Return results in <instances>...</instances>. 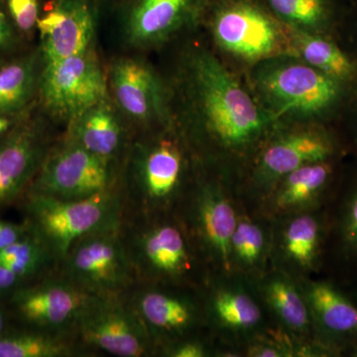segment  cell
<instances>
[{
  "label": "cell",
  "mask_w": 357,
  "mask_h": 357,
  "mask_svg": "<svg viewBox=\"0 0 357 357\" xmlns=\"http://www.w3.org/2000/svg\"><path fill=\"white\" fill-rule=\"evenodd\" d=\"M244 206L234 185L196 164L175 211L210 274H231L230 239Z\"/></svg>",
  "instance_id": "5b68a950"
},
{
  "label": "cell",
  "mask_w": 357,
  "mask_h": 357,
  "mask_svg": "<svg viewBox=\"0 0 357 357\" xmlns=\"http://www.w3.org/2000/svg\"><path fill=\"white\" fill-rule=\"evenodd\" d=\"M342 160L307 164L281 178L251 210L269 220L325 208L337 188Z\"/></svg>",
  "instance_id": "d6986e66"
},
{
  "label": "cell",
  "mask_w": 357,
  "mask_h": 357,
  "mask_svg": "<svg viewBox=\"0 0 357 357\" xmlns=\"http://www.w3.org/2000/svg\"><path fill=\"white\" fill-rule=\"evenodd\" d=\"M173 126L197 165L238 192L244 176L279 122L215 54L188 47L166 82Z\"/></svg>",
  "instance_id": "6da1fadb"
},
{
  "label": "cell",
  "mask_w": 357,
  "mask_h": 357,
  "mask_svg": "<svg viewBox=\"0 0 357 357\" xmlns=\"http://www.w3.org/2000/svg\"><path fill=\"white\" fill-rule=\"evenodd\" d=\"M4 6L18 32L30 33L37 29L41 16V0H3Z\"/></svg>",
  "instance_id": "1f68e13d"
},
{
  "label": "cell",
  "mask_w": 357,
  "mask_h": 357,
  "mask_svg": "<svg viewBox=\"0 0 357 357\" xmlns=\"http://www.w3.org/2000/svg\"><path fill=\"white\" fill-rule=\"evenodd\" d=\"M121 162L102 158L62 135L46 154L26 194L66 201L91 198L119 188Z\"/></svg>",
  "instance_id": "30bf717a"
},
{
  "label": "cell",
  "mask_w": 357,
  "mask_h": 357,
  "mask_svg": "<svg viewBox=\"0 0 357 357\" xmlns=\"http://www.w3.org/2000/svg\"><path fill=\"white\" fill-rule=\"evenodd\" d=\"M17 32L9 18L3 0H0V55L13 48L17 41Z\"/></svg>",
  "instance_id": "e575fe53"
},
{
  "label": "cell",
  "mask_w": 357,
  "mask_h": 357,
  "mask_svg": "<svg viewBox=\"0 0 357 357\" xmlns=\"http://www.w3.org/2000/svg\"><path fill=\"white\" fill-rule=\"evenodd\" d=\"M107 70L93 46L84 53L42 64L38 98L54 122L67 126L109 96Z\"/></svg>",
  "instance_id": "4fadbf2b"
},
{
  "label": "cell",
  "mask_w": 357,
  "mask_h": 357,
  "mask_svg": "<svg viewBox=\"0 0 357 357\" xmlns=\"http://www.w3.org/2000/svg\"><path fill=\"white\" fill-rule=\"evenodd\" d=\"M63 135L91 153L121 163L133 133L109 95L70 121Z\"/></svg>",
  "instance_id": "d4e9b609"
},
{
  "label": "cell",
  "mask_w": 357,
  "mask_h": 357,
  "mask_svg": "<svg viewBox=\"0 0 357 357\" xmlns=\"http://www.w3.org/2000/svg\"><path fill=\"white\" fill-rule=\"evenodd\" d=\"M100 7L95 0H47L36 29L41 39L42 64L84 53L95 46Z\"/></svg>",
  "instance_id": "44dd1931"
},
{
  "label": "cell",
  "mask_w": 357,
  "mask_h": 357,
  "mask_svg": "<svg viewBox=\"0 0 357 357\" xmlns=\"http://www.w3.org/2000/svg\"><path fill=\"white\" fill-rule=\"evenodd\" d=\"M258 65L253 75L258 100L279 123L294 119L332 126L357 91L291 56Z\"/></svg>",
  "instance_id": "277c9868"
},
{
  "label": "cell",
  "mask_w": 357,
  "mask_h": 357,
  "mask_svg": "<svg viewBox=\"0 0 357 357\" xmlns=\"http://www.w3.org/2000/svg\"><path fill=\"white\" fill-rule=\"evenodd\" d=\"M29 112L20 114H0V139L6 137L7 134L11 132L13 129L29 117Z\"/></svg>",
  "instance_id": "74e56055"
},
{
  "label": "cell",
  "mask_w": 357,
  "mask_h": 357,
  "mask_svg": "<svg viewBox=\"0 0 357 357\" xmlns=\"http://www.w3.org/2000/svg\"><path fill=\"white\" fill-rule=\"evenodd\" d=\"M269 267L295 280L319 273L325 261L328 222L325 208L271 220Z\"/></svg>",
  "instance_id": "ac0fdd59"
},
{
  "label": "cell",
  "mask_w": 357,
  "mask_h": 357,
  "mask_svg": "<svg viewBox=\"0 0 357 357\" xmlns=\"http://www.w3.org/2000/svg\"><path fill=\"white\" fill-rule=\"evenodd\" d=\"M0 264L8 268L23 282H30L55 272L54 256L31 231L0 250Z\"/></svg>",
  "instance_id": "4dcf8cb0"
},
{
  "label": "cell",
  "mask_w": 357,
  "mask_h": 357,
  "mask_svg": "<svg viewBox=\"0 0 357 357\" xmlns=\"http://www.w3.org/2000/svg\"><path fill=\"white\" fill-rule=\"evenodd\" d=\"M29 232L27 225L0 220V250L20 241Z\"/></svg>",
  "instance_id": "d590c367"
},
{
  "label": "cell",
  "mask_w": 357,
  "mask_h": 357,
  "mask_svg": "<svg viewBox=\"0 0 357 357\" xmlns=\"http://www.w3.org/2000/svg\"><path fill=\"white\" fill-rule=\"evenodd\" d=\"M95 1L98 2V3L100 4V6H102V4L105 3V2L112 1V0H95ZM114 1L116 2L119 1V0H114Z\"/></svg>",
  "instance_id": "7bdbcfd3"
},
{
  "label": "cell",
  "mask_w": 357,
  "mask_h": 357,
  "mask_svg": "<svg viewBox=\"0 0 357 357\" xmlns=\"http://www.w3.org/2000/svg\"><path fill=\"white\" fill-rule=\"evenodd\" d=\"M250 283L275 326L301 344L317 342L311 312L297 280L269 267Z\"/></svg>",
  "instance_id": "cb8c5ba5"
},
{
  "label": "cell",
  "mask_w": 357,
  "mask_h": 357,
  "mask_svg": "<svg viewBox=\"0 0 357 357\" xmlns=\"http://www.w3.org/2000/svg\"><path fill=\"white\" fill-rule=\"evenodd\" d=\"M204 18L215 45L237 60L258 65L292 57L288 26L250 0H211Z\"/></svg>",
  "instance_id": "ba28073f"
},
{
  "label": "cell",
  "mask_w": 357,
  "mask_h": 357,
  "mask_svg": "<svg viewBox=\"0 0 357 357\" xmlns=\"http://www.w3.org/2000/svg\"><path fill=\"white\" fill-rule=\"evenodd\" d=\"M109 93L133 135L172 126L167 83L134 56L115 58L107 70Z\"/></svg>",
  "instance_id": "5bb4252c"
},
{
  "label": "cell",
  "mask_w": 357,
  "mask_h": 357,
  "mask_svg": "<svg viewBox=\"0 0 357 357\" xmlns=\"http://www.w3.org/2000/svg\"><path fill=\"white\" fill-rule=\"evenodd\" d=\"M0 357H84L72 335L23 328L0 337Z\"/></svg>",
  "instance_id": "f546056e"
},
{
  "label": "cell",
  "mask_w": 357,
  "mask_h": 357,
  "mask_svg": "<svg viewBox=\"0 0 357 357\" xmlns=\"http://www.w3.org/2000/svg\"><path fill=\"white\" fill-rule=\"evenodd\" d=\"M119 223L77 241L58 263L55 273L95 297L123 296L137 281L122 243Z\"/></svg>",
  "instance_id": "9c48e42d"
},
{
  "label": "cell",
  "mask_w": 357,
  "mask_h": 357,
  "mask_svg": "<svg viewBox=\"0 0 357 357\" xmlns=\"http://www.w3.org/2000/svg\"><path fill=\"white\" fill-rule=\"evenodd\" d=\"M123 299L140 319L159 352L169 345L208 335L201 289L136 283Z\"/></svg>",
  "instance_id": "7c38bea8"
},
{
  "label": "cell",
  "mask_w": 357,
  "mask_h": 357,
  "mask_svg": "<svg viewBox=\"0 0 357 357\" xmlns=\"http://www.w3.org/2000/svg\"><path fill=\"white\" fill-rule=\"evenodd\" d=\"M96 298L53 272L22 284L8 299L13 314L23 328L72 335Z\"/></svg>",
  "instance_id": "e0dca14e"
},
{
  "label": "cell",
  "mask_w": 357,
  "mask_h": 357,
  "mask_svg": "<svg viewBox=\"0 0 357 357\" xmlns=\"http://www.w3.org/2000/svg\"><path fill=\"white\" fill-rule=\"evenodd\" d=\"M196 163L175 126L132 136L121 162V217L174 213Z\"/></svg>",
  "instance_id": "7a4b0ae2"
},
{
  "label": "cell",
  "mask_w": 357,
  "mask_h": 357,
  "mask_svg": "<svg viewBox=\"0 0 357 357\" xmlns=\"http://www.w3.org/2000/svg\"><path fill=\"white\" fill-rule=\"evenodd\" d=\"M119 232L137 283L203 287L210 272L175 213L121 217Z\"/></svg>",
  "instance_id": "3957f363"
},
{
  "label": "cell",
  "mask_w": 357,
  "mask_h": 357,
  "mask_svg": "<svg viewBox=\"0 0 357 357\" xmlns=\"http://www.w3.org/2000/svg\"><path fill=\"white\" fill-rule=\"evenodd\" d=\"M345 155L333 126L305 123L299 128H278L253 160L239 185V197L251 210L287 174L307 164L342 160Z\"/></svg>",
  "instance_id": "8992f818"
},
{
  "label": "cell",
  "mask_w": 357,
  "mask_h": 357,
  "mask_svg": "<svg viewBox=\"0 0 357 357\" xmlns=\"http://www.w3.org/2000/svg\"><path fill=\"white\" fill-rule=\"evenodd\" d=\"M57 138L43 119L27 117L0 139V208L24 196Z\"/></svg>",
  "instance_id": "7402d4cb"
},
{
  "label": "cell",
  "mask_w": 357,
  "mask_h": 357,
  "mask_svg": "<svg viewBox=\"0 0 357 357\" xmlns=\"http://www.w3.org/2000/svg\"><path fill=\"white\" fill-rule=\"evenodd\" d=\"M349 295L351 296L352 298H354V300L356 301L357 303V285L356 287L354 289V290L351 291V292H349Z\"/></svg>",
  "instance_id": "b9f144b4"
},
{
  "label": "cell",
  "mask_w": 357,
  "mask_h": 357,
  "mask_svg": "<svg viewBox=\"0 0 357 357\" xmlns=\"http://www.w3.org/2000/svg\"><path fill=\"white\" fill-rule=\"evenodd\" d=\"M211 0H119L115 2L123 41L150 50L204 20Z\"/></svg>",
  "instance_id": "2e32d148"
},
{
  "label": "cell",
  "mask_w": 357,
  "mask_h": 357,
  "mask_svg": "<svg viewBox=\"0 0 357 357\" xmlns=\"http://www.w3.org/2000/svg\"><path fill=\"white\" fill-rule=\"evenodd\" d=\"M84 357H155L156 349L123 297L96 298L72 331Z\"/></svg>",
  "instance_id": "9a60e30c"
},
{
  "label": "cell",
  "mask_w": 357,
  "mask_h": 357,
  "mask_svg": "<svg viewBox=\"0 0 357 357\" xmlns=\"http://www.w3.org/2000/svg\"><path fill=\"white\" fill-rule=\"evenodd\" d=\"M218 349L210 335L185 338L169 345L159 352L161 357H210L217 356Z\"/></svg>",
  "instance_id": "d6a6232c"
},
{
  "label": "cell",
  "mask_w": 357,
  "mask_h": 357,
  "mask_svg": "<svg viewBox=\"0 0 357 357\" xmlns=\"http://www.w3.org/2000/svg\"><path fill=\"white\" fill-rule=\"evenodd\" d=\"M335 124L338 128H333L342 141L345 153L357 156V91Z\"/></svg>",
  "instance_id": "836d02e7"
},
{
  "label": "cell",
  "mask_w": 357,
  "mask_h": 357,
  "mask_svg": "<svg viewBox=\"0 0 357 357\" xmlns=\"http://www.w3.org/2000/svg\"><path fill=\"white\" fill-rule=\"evenodd\" d=\"M272 222L243 206L230 239L231 274L255 281L267 271L271 251Z\"/></svg>",
  "instance_id": "484cf974"
},
{
  "label": "cell",
  "mask_w": 357,
  "mask_h": 357,
  "mask_svg": "<svg viewBox=\"0 0 357 357\" xmlns=\"http://www.w3.org/2000/svg\"><path fill=\"white\" fill-rule=\"evenodd\" d=\"M274 15L295 29L340 39L342 21L332 0H264Z\"/></svg>",
  "instance_id": "f1b7e54d"
},
{
  "label": "cell",
  "mask_w": 357,
  "mask_h": 357,
  "mask_svg": "<svg viewBox=\"0 0 357 357\" xmlns=\"http://www.w3.org/2000/svg\"><path fill=\"white\" fill-rule=\"evenodd\" d=\"M42 60L40 52L0 66V114L29 112L39 93Z\"/></svg>",
  "instance_id": "83f0119b"
},
{
  "label": "cell",
  "mask_w": 357,
  "mask_h": 357,
  "mask_svg": "<svg viewBox=\"0 0 357 357\" xmlns=\"http://www.w3.org/2000/svg\"><path fill=\"white\" fill-rule=\"evenodd\" d=\"M25 223L58 263L82 237L121 222L119 188L91 198L66 201L36 194L24 195Z\"/></svg>",
  "instance_id": "52a82bcc"
},
{
  "label": "cell",
  "mask_w": 357,
  "mask_h": 357,
  "mask_svg": "<svg viewBox=\"0 0 357 357\" xmlns=\"http://www.w3.org/2000/svg\"><path fill=\"white\" fill-rule=\"evenodd\" d=\"M288 28L292 57L357 89V58L340 39Z\"/></svg>",
  "instance_id": "4316f807"
},
{
  "label": "cell",
  "mask_w": 357,
  "mask_h": 357,
  "mask_svg": "<svg viewBox=\"0 0 357 357\" xmlns=\"http://www.w3.org/2000/svg\"><path fill=\"white\" fill-rule=\"evenodd\" d=\"M342 356L357 357V342L345 349Z\"/></svg>",
  "instance_id": "60d3db41"
},
{
  "label": "cell",
  "mask_w": 357,
  "mask_h": 357,
  "mask_svg": "<svg viewBox=\"0 0 357 357\" xmlns=\"http://www.w3.org/2000/svg\"><path fill=\"white\" fill-rule=\"evenodd\" d=\"M347 34V39L340 40L345 48L347 49L354 57L357 58V14L354 21L351 23L349 32H344ZM342 33V34H344Z\"/></svg>",
  "instance_id": "f35d334b"
},
{
  "label": "cell",
  "mask_w": 357,
  "mask_h": 357,
  "mask_svg": "<svg viewBox=\"0 0 357 357\" xmlns=\"http://www.w3.org/2000/svg\"><path fill=\"white\" fill-rule=\"evenodd\" d=\"M8 314L2 307H0V337L8 332Z\"/></svg>",
  "instance_id": "ab89813d"
},
{
  "label": "cell",
  "mask_w": 357,
  "mask_h": 357,
  "mask_svg": "<svg viewBox=\"0 0 357 357\" xmlns=\"http://www.w3.org/2000/svg\"><path fill=\"white\" fill-rule=\"evenodd\" d=\"M25 282L21 280L17 275L0 264V299L8 298L16 290L20 288Z\"/></svg>",
  "instance_id": "8d00e7d4"
},
{
  "label": "cell",
  "mask_w": 357,
  "mask_h": 357,
  "mask_svg": "<svg viewBox=\"0 0 357 357\" xmlns=\"http://www.w3.org/2000/svg\"><path fill=\"white\" fill-rule=\"evenodd\" d=\"M325 211L328 238L323 269L340 285L357 283V159L342 167Z\"/></svg>",
  "instance_id": "ffe728a7"
},
{
  "label": "cell",
  "mask_w": 357,
  "mask_h": 357,
  "mask_svg": "<svg viewBox=\"0 0 357 357\" xmlns=\"http://www.w3.org/2000/svg\"><path fill=\"white\" fill-rule=\"evenodd\" d=\"M204 321L213 340L236 351L276 326L250 282L237 275L210 274L201 288Z\"/></svg>",
  "instance_id": "8fae6325"
},
{
  "label": "cell",
  "mask_w": 357,
  "mask_h": 357,
  "mask_svg": "<svg viewBox=\"0 0 357 357\" xmlns=\"http://www.w3.org/2000/svg\"><path fill=\"white\" fill-rule=\"evenodd\" d=\"M297 281L311 312L314 340L342 356L357 342V303L333 279Z\"/></svg>",
  "instance_id": "603a6c76"
}]
</instances>
